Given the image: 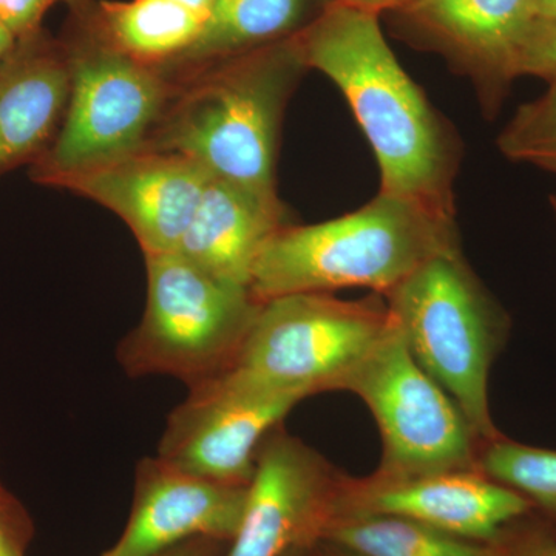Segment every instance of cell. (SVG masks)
I'll list each match as a JSON object with an SVG mask.
<instances>
[{"mask_svg":"<svg viewBox=\"0 0 556 556\" xmlns=\"http://www.w3.org/2000/svg\"><path fill=\"white\" fill-rule=\"evenodd\" d=\"M97 17L118 49L159 67L188 50L206 21L170 0H101Z\"/></svg>","mask_w":556,"mask_h":556,"instance_id":"ac0fdd59","label":"cell"},{"mask_svg":"<svg viewBox=\"0 0 556 556\" xmlns=\"http://www.w3.org/2000/svg\"><path fill=\"white\" fill-rule=\"evenodd\" d=\"M61 2L73 11L84 9L94 0H0V22L17 39L25 38L40 30L47 11Z\"/></svg>","mask_w":556,"mask_h":556,"instance_id":"cb8c5ba5","label":"cell"},{"mask_svg":"<svg viewBox=\"0 0 556 556\" xmlns=\"http://www.w3.org/2000/svg\"><path fill=\"white\" fill-rule=\"evenodd\" d=\"M170 2L178 3V5L185 7V9L193 11V13L200 14V16H203L204 20H206L214 0H170Z\"/></svg>","mask_w":556,"mask_h":556,"instance_id":"4dcf8cb0","label":"cell"},{"mask_svg":"<svg viewBox=\"0 0 556 556\" xmlns=\"http://www.w3.org/2000/svg\"><path fill=\"white\" fill-rule=\"evenodd\" d=\"M320 541L361 556H503L504 543H478L388 515L340 517L325 529Z\"/></svg>","mask_w":556,"mask_h":556,"instance_id":"d6986e66","label":"cell"},{"mask_svg":"<svg viewBox=\"0 0 556 556\" xmlns=\"http://www.w3.org/2000/svg\"><path fill=\"white\" fill-rule=\"evenodd\" d=\"M532 20L556 21V0H529Z\"/></svg>","mask_w":556,"mask_h":556,"instance_id":"83f0119b","label":"cell"},{"mask_svg":"<svg viewBox=\"0 0 556 556\" xmlns=\"http://www.w3.org/2000/svg\"><path fill=\"white\" fill-rule=\"evenodd\" d=\"M94 0L72 11L64 42L70 97L60 130L33 163L40 185L100 169L149 148L174 97L175 83L159 65L135 60L102 31Z\"/></svg>","mask_w":556,"mask_h":556,"instance_id":"277c9868","label":"cell"},{"mask_svg":"<svg viewBox=\"0 0 556 556\" xmlns=\"http://www.w3.org/2000/svg\"><path fill=\"white\" fill-rule=\"evenodd\" d=\"M17 38L5 27V25L0 22V65L3 64V61L10 56L11 51H13L14 46H16Z\"/></svg>","mask_w":556,"mask_h":556,"instance_id":"f546056e","label":"cell"},{"mask_svg":"<svg viewBox=\"0 0 556 556\" xmlns=\"http://www.w3.org/2000/svg\"><path fill=\"white\" fill-rule=\"evenodd\" d=\"M311 547H294L291 551L285 552L281 556H311Z\"/></svg>","mask_w":556,"mask_h":556,"instance_id":"1f68e13d","label":"cell"},{"mask_svg":"<svg viewBox=\"0 0 556 556\" xmlns=\"http://www.w3.org/2000/svg\"><path fill=\"white\" fill-rule=\"evenodd\" d=\"M33 536L30 514L0 482V556H27Z\"/></svg>","mask_w":556,"mask_h":556,"instance_id":"603a6c76","label":"cell"},{"mask_svg":"<svg viewBox=\"0 0 556 556\" xmlns=\"http://www.w3.org/2000/svg\"><path fill=\"white\" fill-rule=\"evenodd\" d=\"M518 78L533 76L556 86V21L532 20L518 54Z\"/></svg>","mask_w":556,"mask_h":556,"instance_id":"7402d4cb","label":"cell"},{"mask_svg":"<svg viewBox=\"0 0 556 556\" xmlns=\"http://www.w3.org/2000/svg\"><path fill=\"white\" fill-rule=\"evenodd\" d=\"M459 247L455 218L379 192L342 217L281 226L255 263L251 291L262 302L350 288L386 298L428 260Z\"/></svg>","mask_w":556,"mask_h":556,"instance_id":"3957f363","label":"cell"},{"mask_svg":"<svg viewBox=\"0 0 556 556\" xmlns=\"http://www.w3.org/2000/svg\"><path fill=\"white\" fill-rule=\"evenodd\" d=\"M251 484V482H249ZM249 485L197 477L156 457L139 460L134 503L123 535L102 556H150L192 538L232 543Z\"/></svg>","mask_w":556,"mask_h":556,"instance_id":"5bb4252c","label":"cell"},{"mask_svg":"<svg viewBox=\"0 0 556 556\" xmlns=\"http://www.w3.org/2000/svg\"><path fill=\"white\" fill-rule=\"evenodd\" d=\"M497 149L508 161L551 172L556 167V86L519 105L500 131Z\"/></svg>","mask_w":556,"mask_h":556,"instance_id":"44dd1931","label":"cell"},{"mask_svg":"<svg viewBox=\"0 0 556 556\" xmlns=\"http://www.w3.org/2000/svg\"><path fill=\"white\" fill-rule=\"evenodd\" d=\"M343 391L361 397L378 422L382 459L376 477L479 470L481 439L444 388L417 364L393 316Z\"/></svg>","mask_w":556,"mask_h":556,"instance_id":"ba28073f","label":"cell"},{"mask_svg":"<svg viewBox=\"0 0 556 556\" xmlns=\"http://www.w3.org/2000/svg\"><path fill=\"white\" fill-rule=\"evenodd\" d=\"M332 0H214L199 38L166 65L178 78L204 65L291 39L309 27Z\"/></svg>","mask_w":556,"mask_h":556,"instance_id":"e0dca14e","label":"cell"},{"mask_svg":"<svg viewBox=\"0 0 556 556\" xmlns=\"http://www.w3.org/2000/svg\"><path fill=\"white\" fill-rule=\"evenodd\" d=\"M551 206H552V212H554L555 225H556V193H554V195L551 197Z\"/></svg>","mask_w":556,"mask_h":556,"instance_id":"d6a6232c","label":"cell"},{"mask_svg":"<svg viewBox=\"0 0 556 556\" xmlns=\"http://www.w3.org/2000/svg\"><path fill=\"white\" fill-rule=\"evenodd\" d=\"M339 2L356 7V9L371 11V13L380 14L383 17L391 11L401 9L408 0H339Z\"/></svg>","mask_w":556,"mask_h":556,"instance_id":"4316f807","label":"cell"},{"mask_svg":"<svg viewBox=\"0 0 556 556\" xmlns=\"http://www.w3.org/2000/svg\"><path fill=\"white\" fill-rule=\"evenodd\" d=\"M503 556H556V541L538 533H519L503 543Z\"/></svg>","mask_w":556,"mask_h":556,"instance_id":"d4e9b609","label":"cell"},{"mask_svg":"<svg viewBox=\"0 0 556 556\" xmlns=\"http://www.w3.org/2000/svg\"><path fill=\"white\" fill-rule=\"evenodd\" d=\"M386 16L394 36L438 54L471 84L486 118L500 113L518 79L529 0H408Z\"/></svg>","mask_w":556,"mask_h":556,"instance_id":"30bf717a","label":"cell"},{"mask_svg":"<svg viewBox=\"0 0 556 556\" xmlns=\"http://www.w3.org/2000/svg\"><path fill=\"white\" fill-rule=\"evenodd\" d=\"M382 16L332 0L298 35L309 70L343 94L378 161L379 192L456 219L463 144L399 62Z\"/></svg>","mask_w":556,"mask_h":556,"instance_id":"6da1fadb","label":"cell"},{"mask_svg":"<svg viewBox=\"0 0 556 556\" xmlns=\"http://www.w3.org/2000/svg\"><path fill=\"white\" fill-rule=\"evenodd\" d=\"M383 299L409 353L455 401L482 444L500 438L490 415L489 376L510 321L463 249L428 260Z\"/></svg>","mask_w":556,"mask_h":556,"instance_id":"5b68a950","label":"cell"},{"mask_svg":"<svg viewBox=\"0 0 556 556\" xmlns=\"http://www.w3.org/2000/svg\"><path fill=\"white\" fill-rule=\"evenodd\" d=\"M298 36L174 78L149 148L195 161L211 177L269 201L285 112L308 72Z\"/></svg>","mask_w":556,"mask_h":556,"instance_id":"7a4b0ae2","label":"cell"},{"mask_svg":"<svg viewBox=\"0 0 556 556\" xmlns=\"http://www.w3.org/2000/svg\"><path fill=\"white\" fill-rule=\"evenodd\" d=\"M302 401L226 369L189 387L167 419L159 456L197 477L249 485L260 448Z\"/></svg>","mask_w":556,"mask_h":556,"instance_id":"9c48e42d","label":"cell"},{"mask_svg":"<svg viewBox=\"0 0 556 556\" xmlns=\"http://www.w3.org/2000/svg\"><path fill=\"white\" fill-rule=\"evenodd\" d=\"M345 475L278 427L260 448L228 556H281L318 543L336 517Z\"/></svg>","mask_w":556,"mask_h":556,"instance_id":"8fae6325","label":"cell"},{"mask_svg":"<svg viewBox=\"0 0 556 556\" xmlns=\"http://www.w3.org/2000/svg\"><path fill=\"white\" fill-rule=\"evenodd\" d=\"M208 179L211 174L195 161L146 149L65 179L60 188L115 212L146 257L177 252Z\"/></svg>","mask_w":556,"mask_h":556,"instance_id":"4fadbf2b","label":"cell"},{"mask_svg":"<svg viewBox=\"0 0 556 556\" xmlns=\"http://www.w3.org/2000/svg\"><path fill=\"white\" fill-rule=\"evenodd\" d=\"M548 174H554V175H556V167H554V169H552L551 172H548Z\"/></svg>","mask_w":556,"mask_h":556,"instance_id":"836d02e7","label":"cell"},{"mask_svg":"<svg viewBox=\"0 0 556 556\" xmlns=\"http://www.w3.org/2000/svg\"><path fill=\"white\" fill-rule=\"evenodd\" d=\"M479 470L556 519V452L500 438L482 444Z\"/></svg>","mask_w":556,"mask_h":556,"instance_id":"ffe728a7","label":"cell"},{"mask_svg":"<svg viewBox=\"0 0 556 556\" xmlns=\"http://www.w3.org/2000/svg\"><path fill=\"white\" fill-rule=\"evenodd\" d=\"M311 556H361L354 552L338 546V544L328 543V541H318L311 547Z\"/></svg>","mask_w":556,"mask_h":556,"instance_id":"f1b7e54d","label":"cell"},{"mask_svg":"<svg viewBox=\"0 0 556 556\" xmlns=\"http://www.w3.org/2000/svg\"><path fill=\"white\" fill-rule=\"evenodd\" d=\"M532 510L525 496L481 470H459L409 479L345 477L334 519L388 515L478 543L500 544Z\"/></svg>","mask_w":556,"mask_h":556,"instance_id":"7c38bea8","label":"cell"},{"mask_svg":"<svg viewBox=\"0 0 556 556\" xmlns=\"http://www.w3.org/2000/svg\"><path fill=\"white\" fill-rule=\"evenodd\" d=\"M230 541L199 536L150 556H228Z\"/></svg>","mask_w":556,"mask_h":556,"instance_id":"484cf974","label":"cell"},{"mask_svg":"<svg viewBox=\"0 0 556 556\" xmlns=\"http://www.w3.org/2000/svg\"><path fill=\"white\" fill-rule=\"evenodd\" d=\"M288 223L281 201L211 177L177 252L212 276L251 288L260 254Z\"/></svg>","mask_w":556,"mask_h":556,"instance_id":"2e32d148","label":"cell"},{"mask_svg":"<svg viewBox=\"0 0 556 556\" xmlns=\"http://www.w3.org/2000/svg\"><path fill=\"white\" fill-rule=\"evenodd\" d=\"M148 299L141 321L118 346L131 378L172 376L188 387L232 367L262 300L178 252L146 255Z\"/></svg>","mask_w":556,"mask_h":556,"instance_id":"8992f818","label":"cell"},{"mask_svg":"<svg viewBox=\"0 0 556 556\" xmlns=\"http://www.w3.org/2000/svg\"><path fill=\"white\" fill-rule=\"evenodd\" d=\"M70 97L64 42L42 28L17 39L0 65V175L35 163L51 144Z\"/></svg>","mask_w":556,"mask_h":556,"instance_id":"9a60e30c","label":"cell"},{"mask_svg":"<svg viewBox=\"0 0 556 556\" xmlns=\"http://www.w3.org/2000/svg\"><path fill=\"white\" fill-rule=\"evenodd\" d=\"M391 324L386 299L305 292L265 300L232 369L303 399L343 391Z\"/></svg>","mask_w":556,"mask_h":556,"instance_id":"52a82bcc","label":"cell"}]
</instances>
